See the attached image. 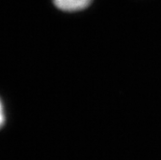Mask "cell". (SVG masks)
<instances>
[{"mask_svg":"<svg viewBox=\"0 0 161 160\" xmlns=\"http://www.w3.org/2000/svg\"><path fill=\"white\" fill-rule=\"evenodd\" d=\"M54 5L64 12H77L84 10L92 2V0H53Z\"/></svg>","mask_w":161,"mask_h":160,"instance_id":"cell-1","label":"cell"},{"mask_svg":"<svg viewBox=\"0 0 161 160\" xmlns=\"http://www.w3.org/2000/svg\"><path fill=\"white\" fill-rule=\"evenodd\" d=\"M5 122V116H4V109H3V105L1 100H0V127L3 125Z\"/></svg>","mask_w":161,"mask_h":160,"instance_id":"cell-2","label":"cell"}]
</instances>
